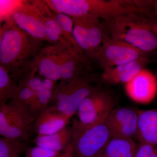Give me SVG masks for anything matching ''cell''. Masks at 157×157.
Wrapping results in <instances>:
<instances>
[{"mask_svg":"<svg viewBox=\"0 0 157 157\" xmlns=\"http://www.w3.org/2000/svg\"><path fill=\"white\" fill-rule=\"evenodd\" d=\"M50 11L45 1H34L17 7L11 14V20L33 38L46 41L44 19Z\"/></svg>","mask_w":157,"mask_h":157,"instance_id":"obj_7","label":"cell"},{"mask_svg":"<svg viewBox=\"0 0 157 157\" xmlns=\"http://www.w3.org/2000/svg\"><path fill=\"white\" fill-rule=\"evenodd\" d=\"M106 121L112 137L133 139L137 136V112L124 107L115 108L109 113Z\"/></svg>","mask_w":157,"mask_h":157,"instance_id":"obj_11","label":"cell"},{"mask_svg":"<svg viewBox=\"0 0 157 157\" xmlns=\"http://www.w3.org/2000/svg\"><path fill=\"white\" fill-rule=\"evenodd\" d=\"M93 76L86 75L69 81L61 80L56 86L50 106L72 117L82 101L99 88Z\"/></svg>","mask_w":157,"mask_h":157,"instance_id":"obj_4","label":"cell"},{"mask_svg":"<svg viewBox=\"0 0 157 157\" xmlns=\"http://www.w3.org/2000/svg\"><path fill=\"white\" fill-rule=\"evenodd\" d=\"M55 19L61 29L65 40L72 47L79 53L85 56L84 54L78 47L73 35L74 22L72 17L63 13L53 12Z\"/></svg>","mask_w":157,"mask_h":157,"instance_id":"obj_20","label":"cell"},{"mask_svg":"<svg viewBox=\"0 0 157 157\" xmlns=\"http://www.w3.org/2000/svg\"><path fill=\"white\" fill-rule=\"evenodd\" d=\"M149 62L147 56L103 70L102 79L107 83L118 84L127 82L145 68Z\"/></svg>","mask_w":157,"mask_h":157,"instance_id":"obj_13","label":"cell"},{"mask_svg":"<svg viewBox=\"0 0 157 157\" xmlns=\"http://www.w3.org/2000/svg\"><path fill=\"white\" fill-rule=\"evenodd\" d=\"M71 117L51 106L39 113L34 121L33 134L50 135L68 126Z\"/></svg>","mask_w":157,"mask_h":157,"instance_id":"obj_12","label":"cell"},{"mask_svg":"<svg viewBox=\"0 0 157 157\" xmlns=\"http://www.w3.org/2000/svg\"><path fill=\"white\" fill-rule=\"evenodd\" d=\"M149 157H157V150Z\"/></svg>","mask_w":157,"mask_h":157,"instance_id":"obj_27","label":"cell"},{"mask_svg":"<svg viewBox=\"0 0 157 157\" xmlns=\"http://www.w3.org/2000/svg\"><path fill=\"white\" fill-rule=\"evenodd\" d=\"M57 157H74L73 147L71 144L66 151L62 152Z\"/></svg>","mask_w":157,"mask_h":157,"instance_id":"obj_26","label":"cell"},{"mask_svg":"<svg viewBox=\"0 0 157 157\" xmlns=\"http://www.w3.org/2000/svg\"><path fill=\"white\" fill-rule=\"evenodd\" d=\"M157 150V147L149 144L140 143L135 157H149Z\"/></svg>","mask_w":157,"mask_h":157,"instance_id":"obj_25","label":"cell"},{"mask_svg":"<svg viewBox=\"0 0 157 157\" xmlns=\"http://www.w3.org/2000/svg\"><path fill=\"white\" fill-rule=\"evenodd\" d=\"M138 113L136 137L140 143L157 147V108L140 110Z\"/></svg>","mask_w":157,"mask_h":157,"instance_id":"obj_15","label":"cell"},{"mask_svg":"<svg viewBox=\"0 0 157 157\" xmlns=\"http://www.w3.org/2000/svg\"><path fill=\"white\" fill-rule=\"evenodd\" d=\"M20 87L7 69L0 66V104H6L9 99L17 101Z\"/></svg>","mask_w":157,"mask_h":157,"instance_id":"obj_18","label":"cell"},{"mask_svg":"<svg viewBox=\"0 0 157 157\" xmlns=\"http://www.w3.org/2000/svg\"><path fill=\"white\" fill-rule=\"evenodd\" d=\"M62 152L53 151L38 146L30 147L26 151L25 157H57Z\"/></svg>","mask_w":157,"mask_h":157,"instance_id":"obj_24","label":"cell"},{"mask_svg":"<svg viewBox=\"0 0 157 157\" xmlns=\"http://www.w3.org/2000/svg\"><path fill=\"white\" fill-rule=\"evenodd\" d=\"M33 61L35 66L31 71L38 70L44 78L54 81L61 80L58 57L53 46L41 50Z\"/></svg>","mask_w":157,"mask_h":157,"instance_id":"obj_14","label":"cell"},{"mask_svg":"<svg viewBox=\"0 0 157 157\" xmlns=\"http://www.w3.org/2000/svg\"></svg>","mask_w":157,"mask_h":157,"instance_id":"obj_29","label":"cell"},{"mask_svg":"<svg viewBox=\"0 0 157 157\" xmlns=\"http://www.w3.org/2000/svg\"><path fill=\"white\" fill-rule=\"evenodd\" d=\"M72 137V127L67 126L52 135L36 136L33 142L36 146L53 151L63 152L71 144Z\"/></svg>","mask_w":157,"mask_h":157,"instance_id":"obj_16","label":"cell"},{"mask_svg":"<svg viewBox=\"0 0 157 157\" xmlns=\"http://www.w3.org/2000/svg\"><path fill=\"white\" fill-rule=\"evenodd\" d=\"M72 18L76 44L86 56L93 58L102 45L105 36L102 20L94 17Z\"/></svg>","mask_w":157,"mask_h":157,"instance_id":"obj_9","label":"cell"},{"mask_svg":"<svg viewBox=\"0 0 157 157\" xmlns=\"http://www.w3.org/2000/svg\"><path fill=\"white\" fill-rule=\"evenodd\" d=\"M138 147L133 139L112 137L94 157H135Z\"/></svg>","mask_w":157,"mask_h":157,"instance_id":"obj_17","label":"cell"},{"mask_svg":"<svg viewBox=\"0 0 157 157\" xmlns=\"http://www.w3.org/2000/svg\"><path fill=\"white\" fill-rule=\"evenodd\" d=\"M19 99L17 101L29 107L38 115L36 93L25 86H19Z\"/></svg>","mask_w":157,"mask_h":157,"instance_id":"obj_23","label":"cell"},{"mask_svg":"<svg viewBox=\"0 0 157 157\" xmlns=\"http://www.w3.org/2000/svg\"><path fill=\"white\" fill-rule=\"evenodd\" d=\"M37 114L19 101L0 104V135L2 137L28 142Z\"/></svg>","mask_w":157,"mask_h":157,"instance_id":"obj_3","label":"cell"},{"mask_svg":"<svg viewBox=\"0 0 157 157\" xmlns=\"http://www.w3.org/2000/svg\"><path fill=\"white\" fill-rule=\"evenodd\" d=\"M44 23L46 41L55 45L63 44L72 48L64 39L60 27L55 19L51 10L44 17Z\"/></svg>","mask_w":157,"mask_h":157,"instance_id":"obj_19","label":"cell"},{"mask_svg":"<svg viewBox=\"0 0 157 157\" xmlns=\"http://www.w3.org/2000/svg\"><path fill=\"white\" fill-rule=\"evenodd\" d=\"M125 88L132 101L139 104H149L157 95V79L153 73L144 68L126 83Z\"/></svg>","mask_w":157,"mask_h":157,"instance_id":"obj_10","label":"cell"},{"mask_svg":"<svg viewBox=\"0 0 157 157\" xmlns=\"http://www.w3.org/2000/svg\"><path fill=\"white\" fill-rule=\"evenodd\" d=\"M102 24L105 34L111 38L127 42L146 54L157 50L156 5L154 11L102 20Z\"/></svg>","mask_w":157,"mask_h":157,"instance_id":"obj_1","label":"cell"},{"mask_svg":"<svg viewBox=\"0 0 157 157\" xmlns=\"http://www.w3.org/2000/svg\"><path fill=\"white\" fill-rule=\"evenodd\" d=\"M156 12L157 14V1L156 2Z\"/></svg>","mask_w":157,"mask_h":157,"instance_id":"obj_28","label":"cell"},{"mask_svg":"<svg viewBox=\"0 0 157 157\" xmlns=\"http://www.w3.org/2000/svg\"><path fill=\"white\" fill-rule=\"evenodd\" d=\"M28 142L0 138V157H18L29 147Z\"/></svg>","mask_w":157,"mask_h":157,"instance_id":"obj_21","label":"cell"},{"mask_svg":"<svg viewBox=\"0 0 157 157\" xmlns=\"http://www.w3.org/2000/svg\"><path fill=\"white\" fill-rule=\"evenodd\" d=\"M114 100L110 94L100 88L87 96L77 109L78 120L73 124L78 127L91 125L105 120L114 109Z\"/></svg>","mask_w":157,"mask_h":157,"instance_id":"obj_8","label":"cell"},{"mask_svg":"<svg viewBox=\"0 0 157 157\" xmlns=\"http://www.w3.org/2000/svg\"><path fill=\"white\" fill-rule=\"evenodd\" d=\"M56 86V82L48 78L43 79L42 87L36 93L38 114L50 106Z\"/></svg>","mask_w":157,"mask_h":157,"instance_id":"obj_22","label":"cell"},{"mask_svg":"<svg viewBox=\"0 0 157 157\" xmlns=\"http://www.w3.org/2000/svg\"><path fill=\"white\" fill-rule=\"evenodd\" d=\"M106 119L86 127L72 125L74 157H94L112 137Z\"/></svg>","mask_w":157,"mask_h":157,"instance_id":"obj_5","label":"cell"},{"mask_svg":"<svg viewBox=\"0 0 157 157\" xmlns=\"http://www.w3.org/2000/svg\"><path fill=\"white\" fill-rule=\"evenodd\" d=\"M147 54L127 42L105 34L102 45L92 59L104 70L147 56Z\"/></svg>","mask_w":157,"mask_h":157,"instance_id":"obj_6","label":"cell"},{"mask_svg":"<svg viewBox=\"0 0 157 157\" xmlns=\"http://www.w3.org/2000/svg\"><path fill=\"white\" fill-rule=\"evenodd\" d=\"M42 41L33 38L10 20L1 30L0 63L17 81L24 68L36 58Z\"/></svg>","mask_w":157,"mask_h":157,"instance_id":"obj_2","label":"cell"}]
</instances>
